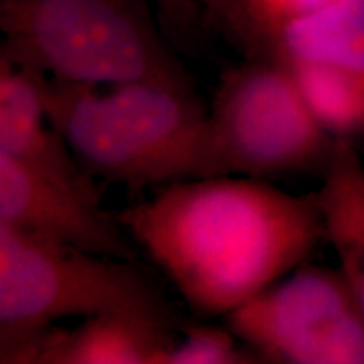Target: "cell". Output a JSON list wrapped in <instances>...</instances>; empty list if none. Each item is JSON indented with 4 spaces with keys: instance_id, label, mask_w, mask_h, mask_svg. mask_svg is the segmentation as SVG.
<instances>
[{
    "instance_id": "14",
    "label": "cell",
    "mask_w": 364,
    "mask_h": 364,
    "mask_svg": "<svg viewBox=\"0 0 364 364\" xmlns=\"http://www.w3.org/2000/svg\"><path fill=\"white\" fill-rule=\"evenodd\" d=\"M260 358L230 327L196 324L171 349L167 364H255Z\"/></svg>"
},
{
    "instance_id": "15",
    "label": "cell",
    "mask_w": 364,
    "mask_h": 364,
    "mask_svg": "<svg viewBox=\"0 0 364 364\" xmlns=\"http://www.w3.org/2000/svg\"><path fill=\"white\" fill-rule=\"evenodd\" d=\"M161 24L167 38L179 43H191L201 29H206L203 12L196 0H156Z\"/></svg>"
},
{
    "instance_id": "10",
    "label": "cell",
    "mask_w": 364,
    "mask_h": 364,
    "mask_svg": "<svg viewBox=\"0 0 364 364\" xmlns=\"http://www.w3.org/2000/svg\"><path fill=\"white\" fill-rule=\"evenodd\" d=\"M317 201L339 272L364 312V162L354 142L336 139Z\"/></svg>"
},
{
    "instance_id": "2",
    "label": "cell",
    "mask_w": 364,
    "mask_h": 364,
    "mask_svg": "<svg viewBox=\"0 0 364 364\" xmlns=\"http://www.w3.org/2000/svg\"><path fill=\"white\" fill-rule=\"evenodd\" d=\"M48 118L80 166L132 193L194 179L208 107L194 81L88 85L46 76Z\"/></svg>"
},
{
    "instance_id": "5",
    "label": "cell",
    "mask_w": 364,
    "mask_h": 364,
    "mask_svg": "<svg viewBox=\"0 0 364 364\" xmlns=\"http://www.w3.org/2000/svg\"><path fill=\"white\" fill-rule=\"evenodd\" d=\"M171 312L139 262L48 243L0 225V361L70 317Z\"/></svg>"
},
{
    "instance_id": "8",
    "label": "cell",
    "mask_w": 364,
    "mask_h": 364,
    "mask_svg": "<svg viewBox=\"0 0 364 364\" xmlns=\"http://www.w3.org/2000/svg\"><path fill=\"white\" fill-rule=\"evenodd\" d=\"M176 338L172 314L107 312L78 326L51 327L2 359V364H167Z\"/></svg>"
},
{
    "instance_id": "16",
    "label": "cell",
    "mask_w": 364,
    "mask_h": 364,
    "mask_svg": "<svg viewBox=\"0 0 364 364\" xmlns=\"http://www.w3.org/2000/svg\"><path fill=\"white\" fill-rule=\"evenodd\" d=\"M196 2H198L199 9H201V12H203V19H206L208 14L211 12L213 9H215V6L218 4V0H196Z\"/></svg>"
},
{
    "instance_id": "4",
    "label": "cell",
    "mask_w": 364,
    "mask_h": 364,
    "mask_svg": "<svg viewBox=\"0 0 364 364\" xmlns=\"http://www.w3.org/2000/svg\"><path fill=\"white\" fill-rule=\"evenodd\" d=\"M334 147L290 68L275 58H245L221 76L208 107L194 179L324 174Z\"/></svg>"
},
{
    "instance_id": "3",
    "label": "cell",
    "mask_w": 364,
    "mask_h": 364,
    "mask_svg": "<svg viewBox=\"0 0 364 364\" xmlns=\"http://www.w3.org/2000/svg\"><path fill=\"white\" fill-rule=\"evenodd\" d=\"M0 54L88 85L193 78L145 0H0Z\"/></svg>"
},
{
    "instance_id": "12",
    "label": "cell",
    "mask_w": 364,
    "mask_h": 364,
    "mask_svg": "<svg viewBox=\"0 0 364 364\" xmlns=\"http://www.w3.org/2000/svg\"><path fill=\"white\" fill-rule=\"evenodd\" d=\"M285 65L327 134L349 142L364 139V70L304 61Z\"/></svg>"
},
{
    "instance_id": "7",
    "label": "cell",
    "mask_w": 364,
    "mask_h": 364,
    "mask_svg": "<svg viewBox=\"0 0 364 364\" xmlns=\"http://www.w3.org/2000/svg\"><path fill=\"white\" fill-rule=\"evenodd\" d=\"M0 225L31 238L139 262L136 245L100 191L43 176L0 156Z\"/></svg>"
},
{
    "instance_id": "11",
    "label": "cell",
    "mask_w": 364,
    "mask_h": 364,
    "mask_svg": "<svg viewBox=\"0 0 364 364\" xmlns=\"http://www.w3.org/2000/svg\"><path fill=\"white\" fill-rule=\"evenodd\" d=\"M272 58L364 70V0H334L289 22Z\"/></svg>"
},
{
    "instance_id": "9",
    "label": "cell",
    "mask_w": 364,
    "mask_h": 364,
    "mask_svg": "<svg viewBox=\"0 0 364 364\" xmlns=\"http://www.w3.org/2000/svg\"><path fill=\"white\" fill-rule=\"evenodd\" d=\"M46 75L0 54V156L86 191H98L48 118Z\"/></svg>"
},
{
    "instance_id": "1",
    "label": "cell",
    "mask_w": 364,
    "mask_h": 364,
    "mask_svg": "<svg viewBox=\"0 0 364 364\" xmlns=\"http://www.w3.org/2000/svg\"><path fill=\"white\" fill-rule=\"evenodd\" d=\"M115 215L203 317H226L327 240L317 193L290 194L257 177L171 182Z\"/></svg>"
},
{
    "instance_id": "13",
    "label": "cell",
    "mask_w": 364,
    "mask_h": 364,
    "mask_svg": "<svg viewBox=\"0 0 364 364\" xmlns=\"http://www.w3.org/2000/svg\"><path fill=\"white\" fill-rule=\"evenodd\" d=\"M334 0H218L206 29L225 38L245 58H272L280 31Z\"/></svg>"
},
{
    "instance_id": "6",
    "label": "cell",
    "mask_w": 364,
    "mask_h": 364,
    "mask_svg": "<svg viewBox=\"0 0 364 364\" xmlns=\"http://www.w3.org/2000/svg\"><path fill=\"white\" fill-rule=\"evenodd\" d=\"M225 321L262 363L364 364V312L339 268L304 263Z\"/></svg>"
}]
</instances>
